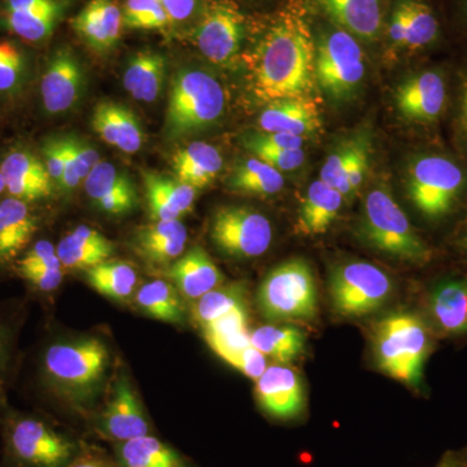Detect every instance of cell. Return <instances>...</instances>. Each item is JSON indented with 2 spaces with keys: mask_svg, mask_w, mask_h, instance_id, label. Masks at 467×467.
<instances>
[{
  "mask_svg": "<svg viewBox=\"0 0 467 467\" xmlns=\"http://www.w3.org/2000/svg\"><path fill=\"white\" fill-rule=\"evenodd\" d=\"M244 36L242 15L225 3H214L199 18L195 42L205 57L223 64L241 51Z\"/></svg>",
  "mask_w": 467,
  "mask_h": 467,
  "instance_id": "13",
  "label": "cell"
},
{
  "mask_svg": "<svg viewBox=\"0 0 467 467\" xmlns=\"http://www.w3.org/2000/svg\"><path fill=\"white\" fill-rule=\"evenodd\" d=\"M85 272L88 284L95 291L113 300L129 299L138 284V275L134 267L121 261H106Z\"/></svg>",
  "mask_w": 467,
  "mask_h": 467,
  "instance_id": "37",
  "label": "cell"
},
{
  "mask_svg": "<svg viewBox=\"0 0 467 467\" xmlns=\"http://www.w3.org/2000/svg\"><path fill=\"white\" fill-rule=\"evenodd\" d=\"M362 234L371 247L393 259L416 266H425L435 259L434 248L414 229L387 187L368 193Z\"/></svg>",
  "mask_w": 467,
  "mask_h": 467,
  "instance_id": "5",
  "label": "cell"
},
{
  "mask_svg": "<svg viewBox=\"0 0 467 467\" xmlns=\"http://www.w3.org/2000/svg\"><path fill=\"white\" fill-rule=\"evenodd\" d=\"M229 184L236 192L261 196L275 195L284 190L285 177L263 160L247 159L234 169Z\"/></svg>",
  "mask_w": 467,
  "mask_h": 467,
  "instance_id": "38",
  "label": "cell"
},
{
  "mask_svg": "<svg viewBox=\"0 0 467 467\" xmlns=\"http://www.w3.org/2000/svg\"><path fill=\"white\" fill-rule=\"evenodd\" d=\"M383 32L393 48L420 51L439 41L441 23L427 0H393Z\"/></svg>",
  "mask_w": 467,
  "mask_h": 467,
  "instance_id": "12",
  "label": "cell"
},
{
  "mask_svg": "<svg viewBox=\"0 0 467 467\" xmlns=\"http://www.w3.org/2000/svg\"><path fill=\"white\" fill-rule=\"evenodd\" d=\"M187 236L186 226L180 220L152 221L137 230L133 248L150 265L164 266L181 257Z\"/></svg>",
  "mask_w": 467,
  "mask_h": 467,
  "instance_id": "26",
  "label": "cell"
},
{
  "mask_svg": "<svg viewBox=\"0 0 467 467\" xmlns=\"http://www.w3.org/2000/svg\"><path fill=\"white\" fill-rule=\"evenodd\" d=\"M225 91L218 79L201 69H183L171 82L165 133L189 137L216 124L225 110Z\"/></svg>",
  "mask_w": 467,
  "mask_h": 467,
  "instance_id": "6",
  "label": "cell"
},
{
  "mask_svg": "<svg viewBox=\"0 0 467 467\" xmlns=\"http://www.w3.org/2000/svg\"><path fill=\"white\" fill-rule=\"evenodd\" d=\"M67 467H119L115 460L104 456L103 453L92 450H82L75 461Z\"/></svg>",
  "mask_w": 467,
  "mask_h": 467,
  "instance_id": "53",
  "label": "cell"
},
{
  "mask_svg": "<svg viewBox=\"0 0 467 467\" xmlns=\"http://www.w3.org/2000/svg\"><path fill=\"white\" fill-rule=\"evenodd\" d=\"M370 140L367 135H362L358 150L350 160L348 167L344 171L342 180L337 187V192L342 193L344 198H349L353 193L358 192L367 177L368 165H370Z\"/></svg>",
  "mask_w": 467,
  "mask_h": 467,
  "instance_id": "43",
  "label": "cell"
},
{
  "mask_svg": "<svg viewBox=\"0 0 467 467\" xmlns=\"http://www.w3.org/2000/svg\"><path fill=\"white\" fill-rule=\"evenodd\" d=\"M436 467H467V454L448 453Z\"/></svg>",
  "mask_w": 467,
  "mask_h": 467,
  "instance_id": "56",
  "label": "cell"
},
{
  "mask_svg": "<svg viewBox=\"0 0 467 467\" xmlns=\"http://www.w3.org/2000/svg\"><path fill=\"white\" fill-rule=\"evenodd\" d=\"M167 275L178 291L190 300H198L209 291L220 287L225 275L201 245H193L168 267Z\"/></svg>",
  "mask_w": 467,
  "mask_h": 467,
  "instance_id": "25",
  "label": "cell"
},
{
  "mask_svg": "<svg viewBox=\"0 0 467 467\" xmlns=\"http://www.w3.org/2000/svg\"><path fill=\"white\" fill-rule=\"evenodd\" d=\"M38 230V220L26 202L8 198L0 202V264L16 259Z\"/></svg>",
  "mask_w": 467,
  "mask_h": 467,
  "instance_id": "29",
  "label": "cell"
},
{
  "mask_svg": "<svg viewBox=\"0 0 467 467\" xmlns=\"http://www.w3.org/2000/svg\"><path fill=\"white\" fill-rule=\"evenodd\" d=\"M261 99L308 97L315 88L316 41L303 17L282 15L264 34L254 67Z\"/></svg>",
  "mask_w": 467,
  "mask_h": 467,
  "instance_id": "1",
  "label": "cell"
},
{
  "mask_svg": "<svg viewBox=\"0 0 467 467\" xmlns=\"http://www.w3.org/2000/svg\"><path fill=\"white\" fill-rule=\"evenodd\" d=\"M26 55L16 42L0 38V94H12L23 85Z\"/></svg>",
  "mask_w": 467,
  "mask_h": 467,
  "instance_id": "42",
  "label": "cell"
},
{
  "mask_svg": "<svg viewBox=\"0 0 467 467\" xmlns=\"http://www.w3.org/2000/svg\"><path fill=\"white\" fill-rule=\"evenodd\" d=\"M227 364L241 371L245 377L251 378L254 382L263 376L267 368L265 356L254 346L235 353L233 358L227 359Z\"/></svg>",
  "mask_w": 467,
  "mask_h": 467,
  "instance_id": "48",
  "label": "cell"
},
{
  "mask_svg": "<svg viewBox=\"0 0 467 467\" xmlns=\"http://www.w3.org/2000/svg\"><path fill=\"white\" fill-rule=\"evenodd\" d=\"M88 199L101 212L119 216L133 211L138 204V193L133 181L112 162L100 161L85 180Z\"/></svg>",
  "mask_w": 467,
  "mask_h": 467,
  "instance_id": "22",
  "label": "cell"
},
{
  "mask_svg": "<svg viewBox=\"0 0 467 467\" xmlns=\"http://www.w3.org/2000/svg\"><path fill=\"white\" fill-rule=\"evenodd\" d=\"M426 321L436 337L467 335V275H453L436 282L426 296Z\"/></svg>",
  "mask_w": 467,
  "mask_h": 467,
  "instance_id": "17",
  "label": "cell"
},
{
  "mask_svg": "<svg viewBox=\"0 0 467 467\" xmlns=\"http://www.w3.org/2000/svg\"><path fill=\"white\" fill-rule=\"evenodd\" d=\"M115 453L119 467H192L180 451L152 434L116 442Z\"/></svg>",
  "mask_w": 467,
  "mask_h": 467,
  "instance_id": "32",
  "label": "cell"
},
{
  "mask_svg": "<svg viewBox=\"0 0 467 467\" xmlns=\"http://www.w3.org/2000/svg\"><path fill=\"white\" fill-rule=\"evenodd\" d=\"M0 425L5 462L11 467H67L84 450L41 418L14 414Z\"/></svg>",
  "mask_w": 467,
  "mask_h": 467,
  "instance_id": "7",
  "label": "cell"
},
{
  "mask_svg": "<svg viewBox=\"0 0 467 467\" xmlns=\"http://www.w3.org/2000/svg\"><path fill=\"white\" fill-rule=\"evenodd\" d=\"M43 164L50 174L52 182L60 187L66 167L63 138H50L42 146Z\"/></svg>",
  "mask_w": 467,
  "mask_h": 467,
  "instance_id": "49",
  "label": "cell"
},
{
  "mask_svg": "<svg viewBox=\"0 0 467 467\" xmlns=\"http://www.w3.org/2000/svg\"><path fill=\"white\" fill-rule=\"evenodd\" d=\"M143 182L146 184L150 220H180L183 214L192 212L198 190L190 184L156 171H144Z\"/></svg>",
  "mask_w": 467,
  "mask_h": 467,
  "instance_id": "28",
  "label": "cell"
},
{
  "mask_svg": "<svg viewBox=\"0 0 467 467\" xmlns=\"http://www.w3.org/2000/svg\"><path fill=\"white\" fill-rule=\"evenodd\" d=\"M9 355V334L5 326L0 322V423L3 420V405H5V380L7 371Z\"/></svg>",
  "mask_w": 467,
  "mask_h": 467,
  "instance_id": "52",
  "label": "cell"
},
{
  "mask_svg": "<svg viewBox=\"0 0 467 467\" xmlns=\"http://www.w3.org/2000/svg\"><path fill=\"white\" fill-rule=\"evenodd\" d=\"M393 292L391 276L374 264L349 261L335 267L330 296L337 315L365 317L382 308Z\"/></svg>",
  "mask_w": 467,
  "mask_h": 467,
  "instance_id": "10",
  "label": "cell"
},
{
  "mask_svg": "<svg viewBox=\"0 0 467 467\" xmlns=\"http://www.w3.org/2000/svg\"><path fill=\"white\" fill-rule=\"evenodd\" d=\"M373 333L378 368L392 379L420 389L436 337L426 318L408 310L391 313L378 321Z\"/></svg>",
  "mask_w": 467,
  "mask_h": 467,
  "instance_id": "3",
  "label": "cell"
},
{
  "mask_svg": "<svg viewBox=\"0 0 467 467\" xmlns=\"http://www.w3.org/2000/svg\"><path fill=\"white\" fill-rule=\"evenodd\" d=\"M73 143H75L76 150H78L81 158L84 159L86 165L92 171L100 162L99 152L91 147L90 144L82 140L81 138L73 137Z\"/></svg>",
  "mask_w": 467,
  "mask_h": 467,
  "instance_id": "54",
  "label": "cell"
},
{
  "mask_svg": "<svg viewBox=\"0 0 467 467\" xmlns=\"http://www.w3.org/2000/svg\"><path fill=\"white\" fill-rule=\"evenodd\" d=\"M115 247H100L67 234L58 243L57 254L63 269L88 270L109 261Z\"/></svg>",
  "mask_w": 467,
  "mask_h": 467,
  "instance_id": "40",
  "label": "cell"
},
{
  "mask_svg": "<svg viewBox=\"0 0 467 467\" xmlns=\"http://www.w3.org/2000/svg\"><path fill=\"white\" fill-rule=\"evenodd\" d=\"M18 265H39V264H61L57 254V247L50 242L41 241L26 252L23 259L18 260Z\"/></svg>",
  "mask_w": 467,
  "mask_h": 467,
  "instance_id": "51",
  "label": "cell"
},
{
  "mask_svg": "<svg viewBox=\"0 0 467 467\" xmlns=\"http://www.w3.org/2000/svg\"><path fill=\"white\" fill-rule=\"evenodd\" d=\"M220 150L207 142H193L174 153L171 160L175 180L195 190L205 189L223 171Z\"/></svg>",
  "mask_w": 467,
  "mask_h": 467,
  "instance_id": "31",
  "label": "cell"
},
{
  "mask_svg": "<svg viewBox=\"0 0 467 467\" xmlns=\"http://www.w3.org/2000/svg\"><path fill=\"white\" fill-rule=\"evenodd\" d=\"M202 333L211 349L227 362L235 353L252 346L247 306H239L202 326Z\"/></svg>",
  "mask_w": 467,
  "mask_h": 467,
  "instance_id": "33",
  "label": "cell"
},
{
  "mask_svg": "<svg viewBox=\"0 0 467 467\" xmlns=\"http://www.w3.org/2000/svg\"><path fill=\"white\" fill-rule=\"evenodd\" d=\"M463 11H465L466 18H467V0H463Z\"/></svg>",
  "mask_w": 467,
  "mask_h": 467,
  "instance_id": "59",
  "label": "cell"
},
{
  "mask_svg": "<svg viewBox=\"0 0 467 467\" xmlns=\"http://www.w3.org/2000/svg\"><path fill=\"white\" fill-rule=\"evenodd\" d=\"M5 192V180H3V175L0 173V195H2L3 192Z\"/></svg>",
  "mask_w": 467,
  "mask_h": 467,
  "instance_id": "58",
  "label": "cell"
},
{
  "mask_svg": "<svg viewBox=\"0 0 467 467\" xmlns=\"http://www.w3.org/2000/svg\"><path fill=\"white\" fill-rule=\"evenodd\" d=\"M209 233L218 250L235 259L259 257L269 250L273 242L269 218L244 207L217 209Z\"/></svg>",
  "mask_w": 467,
  "mask_h": 467,
  "instance_id": "11",
  "label": "cell"
},
{
  "mask_svg": "<svg viewBox=\"0 0 467 467\" xmlns=\"http://www.w3.org/2000/svg\"><path fill=\"white\" fill-rule=\"evenodd\" d=\"M361 137L347 140V142L337 146V149L327 156V159H326L324 162V167H322L321 171H319V180H321L322 182L337 189V184H339L340 180H342L344 171L348 167L350 160H352L356 150H358Z\"/></svg>",
  "mask_w": 467,
  "mask_h": 467,
  "instance_id": "44",
  "label": "cell"
},
{
  "mask_svg": "<svg viewBox=\"0 0 467 467\" xmlns=\"http://www.w3.org/2000/svg\"><path fill=\"white\" fill-rule=\"evenodd\" d=\"M245 301L247 287L242 282L220 285L195 300L192 306V321L202 328L221 316L239 306H245Z\"/></svg>",
  "mask_w": 467,
  "mask_h": 467,
  "instance_id": "39",
  "label": "cell"
},
{
  "mask_svg": "<svg viewBox=\"0 0 467 467\" xmlns=\"http://www.w3.org/2000/svg\"><path fill=\"white\" fill-rule=\"evenodd\" d=\"M135 304L144 315L165 324H182L184 306L180 291L167 281L156 279L143 285L137 292Z\"/></svg>",
  "mask_w": 467,
  "mask_h": 467,
  "instance_id": "36",
  "label": "cell"
},
{
  "mask_svg": "<svg viewBox=\"0 0 467 467\" xmlns=\"http://www.w3.org/2000/svg\"><path fill=\"white\" fill-rule=\"evenodd\" d=\"M109 365V348L98 337L58 342L43 353V379L60 400L84 410L94 400Z\"/></svg>",
  "mask_w": 467,
  "mask_h": 467,
  "instance_id": "2",
  "label": "cell"
},
{
  "mask_svg": "<svg viewBox=\"0 0 467 467\" xmlns=\"http://www.w3.org/2000/svg\"><path fill=\"white\" fill-rule=\"evenodd\" d=\"M167 61L156 52L144 51L129 61L124 75L126 91L134 99L152 103L160 97L164 84Z\"/></svg>",
  "mask_w": 467,
  "mask_h": 467,
  "instance_id": "34",
  "label": "cell"
},
{
  "mask_svg": "<svg viewBox=\"0 0 467 467\" xmlns=\"http://www.w3.org/2000/svg\"><path fill=\"white\" fill-rule=\"evenodd\" d=\"M0 173L11 198L26 204L47 199L52 193L54 182L47 169L30 150L16 149L8 152L0 164Z\"/></svg>",
  "mask_w": 467,
  "mask_h": 467,
  "instance_id": "20",
  "label": "cell"
},
{
  "mask_svg": "<svg viewBox=\"0 0 467 467\" xmlns=\"http://www.w3.org/2000/svg\"><path fill=\"white\" fill-rule=\"evenodd\" d=\"M77 36L98 52L115 47L124 29L122 9L116 0H90L72 21Z\"/></svg>",
  "mask_w": 467,
  "mask_h": 467,
  "instance_id": "23",
  "label": "cell"
},
{
  "mask_svg": "<svg viewBox=\"0 0 467 467\" xmlns=\"http://www.w3.org/2000/svg\"><path fill=\"white\" fill-rule=\"evenodd\" d=\"M251 343L264 356L279 364H291L306 350V340L294 326H261L250 334Z\"/></svg>",
  "mask_w": 467,
  "mask_h": 467,
  "instance_id": "35",
  "label": "cell"
},
{
  "mask_svg": "<svg viewBox=\"0 0 467 467\" xmlns=\"http://www.w3.org/2000/svg\"><path fill=\"white\" fill-rule=\"evenodd\" d=\"M95 431L115 442L152 434L150 420L128 378H119L112 398L95 423Z\"/></svg>",
  "mask_w": 467,
  "mask_h": 467,
  "instance_id": "15",
  "label": "cell"
},
{
  "mask_svg": "<svg viewBox=\"0 0 467 467\" xmlns=\"http://www.w3.org/2000/svg\"><path fill=\"white\" fill-rule=\"evenodd\" d=\"M409 201L426 221L444 223L459 211L467 193V171L444 153H422L407 171Z\"/></svg>",
  "mask_w": 467,
  "mask_h": 467,
  "instance_id": "4",
  "label": "cell"
},
{
  "mask_svg": "<svg viewBox=\"0 0 467 467\" xmlns=\"http://www.w3.org/2000/svg\"><path fill=\"white\" fill-rule=\"evenodd\" d=\"M459 247L460 250L463 252V254L467 256V227L465 229V232H463L462 235H461V238L459 239Z\"/></svg>",
  "mask_w": 467,
  "mask_h": 467,
  "instance_id": "57",
  "label": "cell"
},
{
  "mask_svg": "<svg viewBox=\"0 0 467 467\" xmlns=\"http://www.w3.org/2000/svg\"><path fill=\"white\" fill-rule=\"evenodd\" d=\"M460 119L467 135V75L462 78L460 90Z\"/></svg>",
  "mask_w": 467,
  "mask_h": 467,
  "instance_id": "55",
  "label": "cell"
},
{
  "mask_svg": "<svg viewBox=\"0 0 467 467\" xmlns=\"http://www.w3.org/2000/svg\"><path fill=\"white\" fill-rule=\"evenodd\" d=\"M171 24L186 26L202 15V0H160Z\"/></svg>",
  "mask_w": 467,
  "mask_h": 467,
  "instance_id": "50",
  "label": "cell"
},
{
  "mask_svg": "<svg viewBox=\"0 0 467 467\" xmlns=\"http://www.w3.org/2000/svg\"><path fill=\"white\" fill-rule=\"evenodd\" d=\"M64 0H0V24L27 43H43L63 17Z\"/></svg>",
  "mask_w": 467,
  "mask_h": 467,
  "instance_id": "16",
  "label": "cell"
},
{
  "mask_svg": "<svg viewBox=\"0 0 467 467\" xmlns=\"http://www.w3.org/2000/svg\"><path fill=\"white\" fill-rule=\"evenodd\" d=\"M316 41V81L333 99H348L358 90L367 61L361 42L335 26H326Z\"/></svg>",
  "mask_w": 467,
  "mask_h": 467,
  "instance_id": "9",
  "label": "cell"
},
{
  "mask_svg": "<svg viewBox=\"0 0 467 467\" xmlns=\"http://www.w3.org/2000/svg\"><path fill=\"white\" fill-rule=\"evenodd\" d=\"M84 72L78 58L67 47L57 48L46 67L41 81L43 109L48 115L67 112L78 101Z\"/></svg>",
  "mask_w": 467,
  "mask_h": 467,
  "instance_id": "19",
  "label": "cell"
},
{
  "mask_svg": "<svg viewBox=\"0 0 467 467\" xmlns=\"http://www.w3.org/2000/svg\"><path fill=\"white\" fill-rule=\"evenodd\" d=\"M333 26L359 42L374 43L382 36L386 23L384 0H317Z\"/></svg>",
  "mask_w": 467,
  "mask_h": 467,
  "instance_id": "21",
  "label": "cell"
},
{
  "mask_svg": "<svg viewBox=\"0 0 467 467\" xmlns=\"http://www.w3.org/2000/svg\"><path fill=\"white\" fill-rule=\"evenodd\" d=\"M344 196L334 187L321 180L310 183L308 192L301 202L297 217V232L304 235H319L327 232L339 216Z\"/></svg>",
  "mask_w": 467,
  "mask_h": 467,
  "instance_id": "30",
  "label": "cell"
},
{
  "mask_svg": "<svg viewBox=\"0 0 467 467\" xmlns=\"http://www.w3.org/2000/svg\"><path fill=\"white\" fill-rule=\"evenodd\" d=\"M264 133L290 134L306 138L317 133L319 112L309 97L284 98L269 101L259 119Z\"/></svg>",
  "mask_w": 467,
  "mask_h": 467,
  "instance_id": "24",
  "label": "cell"
},
{
  "mask_svg": "<svg viewBox=\"0 0 467 467\" xmlns=\"http://www.w3.org/2000/svg\"><path fill=\"white\" fill-rule=\"evenodd\" d=\"M122 20L130 30H162L171 26L160 0H126Z\"/></svg>",
  "mask_w": 467,
  "mask_h": 467,
  "instance_id": "41",
  "label": "cell"
},
{
  "mask_svg": "<svg viewBox=\"0 0 467 467\" xmlns=\"http://www.w3.org/2000/svg\"><path fill=\"white\" fill-rule=\"evenodd\" d=\"M17 273L38 290L50 292L57 290L63 282L61 264H39V265H18Z\"/></svg>",
  "mask_w": 467,
  "mask_h": 467,
  "instance_id": "45",
  "label": "cell"
},
{
  "mask_svg": "<svg viewBox=\"0 0 467 467\" xmlns=\"http://www.w3.org/2000/svg\"><path fill=\"white\" fill-rule=\"evenodd\" d=\"M91 125L104 142L122 152L135 153L142 147L143 131L140 119L121 104L100 101L92 113Z\"/></svg>",
  "mask_w": 467,
  "mask_h": 467,
  "instance_id": "27",
  "label": "cell"
},
{
  "mask_svg": "<svg viewBox=\"0 0 467 467\" xmlns=\"http://www.w3.org/2000/svg\"><path fill=\"white\" fill-rule=\"evenodd\" d=\"M399 113L418 125H431L444 115L448 104L447 79L439 69L408 77L395 94Z\"/></svg>",
  "mask_w": 467,
  "mask_h": 467,
  "instance_id": "14",
  "label": "cell"
},
{
  "mask_svg": "<svg viewBox=\"0 0 467 467\" xmlns=\"http://www.w3.org/2000/svg\"><path fill=\"white\" fill-rule=\"evenodd\" d=\"M257 159L263 160L270 167L281 171H296L303 167L306 162V150L303 149L297 150H263L254 152Z\"/></svg>",
  "mask_w": 467,
  "mask_h": 467,
  "instance_id": "47",
  "label": "cell"
},
{
  "mask_svg": "<svg viewBox=\"0 0 467 467\" xmlns=\"http://www.w3.org/2000/svg\"><path fill=\"white\" fill-rule=\"evenodd\" d=\"M257 304L272 321H309L317 316L318 295L312 267L292 259L275 267L261 284Z\"/></svg>",
  "mask_w": 467,
  "mask_h": 467,
  "instance_id": "8",
  "label": "cell"
},
{
  "mask_svg": "<svg viewBox=\"0 0 467 467\" xmlns=\"http://www.w3.org/2000/svg\"><path fill=\"white\" fill-rule=\"evenodd\" d=\"M257 402L267 416L290 420L306 409V392L299 373L285 365L267 367L256 380Z\"/></svg>",
  "mask_w": 467,
  "mask_h": 467,
  "instance_id": "18",
  "label": "cell"
},
{
  "mask_svg": "<svg viewBox=\"0 0 467 467\" xmlns=\"http://www.w3.org/2000/svg\"><path fill=\"white\" fill-rule=\"evenodd\" d=\"M306 138L295 137L290 134L264 133L254 131L245 134L243 144L252 153L263 150H297L303 149Z\"/></svg>",
  "mask_w": 467,
  "mask_h": 467,
  "instance_id": "46",
  "label": "cell"
}]
</instances>
